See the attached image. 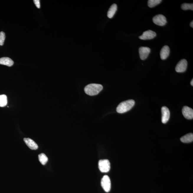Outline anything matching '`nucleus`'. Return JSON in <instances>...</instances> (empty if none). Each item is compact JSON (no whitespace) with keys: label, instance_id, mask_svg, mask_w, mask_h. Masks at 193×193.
Returning <instances> with one entry per match:
<instances>
[{"label":"nucleus","instance_id":"obj_1","mask_svg":"<svg viewBox=\"0 0 193 193\" xmlns=\"http://www.w3.org/2000/svg\"><path fill=\"white\" fill-rule=\"evenodd\" d=\"M103 87L101 84H88L84 88V92L89 95L93 96L96 95L102 90Z\"/></svg>","mask_w":193,"mask_h":193},{"label":"nucleus","instance_id":"obj_2","mask_svg":"<svg viewBox=\"0 0 193 193\" xmlns=\"http://www.w3.org/2000/svg\"><path fill=\"white\" fill-rule=\"evenodd\" d=\"M135 104V101L133 99L122 102L118 105L117 108V112L120 113L126 112L131 110Z\"/></svg>","mask_w":193,"mask_h":193},{"label":"nucleus","instance_id":"obj_3","mask_svg":"<svg viewBox=\"0 0 193 193\" xmlns=\"http://www.w3.org/2000/svg\"><path fill=\"white\" fill-rule=\"evenodd\" d=\"M110 163L108 160H100L99 163V170L102 172H108L110 170Z\"/></svg>","mask_w":193,"mask_h":193},{"label":"nucleus","instance_id":"obj_4","mask_svg":"<svg viewBox=\"0 0 193 193\" xmlns=\"http://www.w3.org/2000/svg\"><path fill=\"white\" fill-rule=\"evenodd\" d=\"M101 186L105 191L109 192L111 190V182L110 179L108 176H104L102 179L101 181Z\"/></svg>","mask_w":193,"mask_h":193},{"label":"nucleus","instance_id":"obj_5","mask_svg":"<svg viewBox=\"0 0 193 193\" xmlns=\"http://www.w3.org/2000/svg\"><path fill=\"white\" fill-rule=\"evenodd\" d=\"M152 20L155 24L159 26H164L167 23L166 19L165 17L162 14L156 15L154 17Z\"/></svg>","mask_w":193,"mask_h":193},{"label":"nucleus","instance_id":"obj_6","mask_svg":"<svg viewBox=\"0 0 193 193\" xmlns=\"http://www.w3.org/2000/svg\"><path fill=\"white\" fill-rule=\"evenodd\" d=\"M187 66V62L185 59H182L179 61L176 66L175 70L178 73H182L186 71Z\"/></svg>","mask_w":193,"mask_h":193},{"label":"nucleus","instance_id":"obj_7","mask_svg":"<svg viewBox=\"0 0 193 193\" xmlns=\"http://www.w3.org/2000/svg\"><path fill=\"white\" fill-rule=\"evenodd\" d=\"M156 36V33L155 32L149 30L144 32L139 38L142 40H149L152 39Z\"/></svg>","mask_w":193,"mask_h":193},{"label":"nucleus","instance_id":"obj_8","mask_svg":"<svg viewBox=\"0 0 193 193\" xmlns=\"http://www.w3.org/2000/svg\"><path fill=\"white\" fill-rule=\"evenodd\" d=\"M162 122L166 123L169 121L170 117V111L166 107L163 106L161 108Z\"/></svg>","mask_w":193,"mask_h":193},{"label":"nucleus","instance_id":"obj_9","mask_svg":"<svg viewBox=\"0 0 193 193\" xmlns=\"http://www.w3.org/2000/svg\"><path fill=\"white\" fill-rule=\"evenodd\" d=\"M140 59L144 60L147 58L151 52V49L148 47H140L139 49Z\"/></svg>","mask_w":193,"mask_h":193},{"label":"nucleus","instance_id":"obj_10","mask_svg":"<svg viewBox=\"0 0 193 193\" xmlns=\"http://www.w3.org/2000/svg\"><path fill=\"white\" fill-rule=\"evenodd\" d=\"M182 114L184 117L188 120H192L193 118V110L187 106L184 107L182 109Z\"/></svg>","mask_w":193,"mask_h":193},{"label":"nucleus","instance_id":"obj_11","mask_svg":"<svg viewBox=\"0 0 193 193\" xmlns=\"http://www.w3.org/2000/svg\"><path fill=\"white\" fill-rule=\"evenodd\" d=\"M24 141L25 144L29 147V148L32 150H36L38 148V145L31 139L30 138H24Z\"/></svg>","mask_w":193,"mask_h":193},{"label":"nucleus","instance_id":"obj_12","mask_svg":"<svg viewBox=\"0 0 193 193\" xmlns=\"http://www.w3.org/2000/svg\"><path fill=\"white\" fill-rule=\"evenodd\" d=\"M170 53V49L167 45H165L162 47L160 52L161 59L165 60L169 57Z\"/></svg>","mask_w":193,"mask_h":193},{"label":"nucleus","instance_id":"obj_13","mask_svg":"<svg viewBox=\"0 0 193 193\" xmlns=\"http://www.w3.org/2000/svg\"><path fill=\"white\" fill-rule=\"evenodd\" d=\"M0 64L11 67L14 64V62L9 58L3 57L0 58Z\"/></svg>","mask_w":193,"mask_h":193},{"label":"nucleus","instance_id":"obj_14","mask_svg":"<svg viewBox=\"0 0 193 193\" xmlns=\"http://www.w3.org/2000/svg\"><path fill=\"white\" fill-rule=\"evenodd\" d=\"M117 9V5L113 4L110 7L107 12V17L109 18H112Z\"/></svg>","mask_w":193,"mask_h":193},{"label":"nucleus","instance_id":"obj_15","mask_svg":"<svg viewBox=\"0 0 193 193\" xmlns=\"http://www.w3.org/2000/svg\"><path fill=\"white\" fill-rule=\"evenodd\" d=\"M181 141L184 143H191L193 141V134L192 133H189L181 138Z\"/></svg>","mask_w":193,"mask_h":193},{"label":"nucleus","instance_id":"obj_16","mask_svg":"<svg viewBox=\"0 0 193 193\" xmlns=\"http://www.w3.org/2000/svg\"><path fill=\"white\" fill-rule=\"evenodd\" d=\"M38 159L42 165H45L48 161V158L45 154L42 153L38 155Z\"/></svg>","mask_w":193,"mask_h":193},{"label":"nucleus","instance_id":"obj_17","mask_svg":"<svg viewBox=\"0 0 193 193\" xmlns=\"http://www.w3.org/2000/svg\"><path fill=\"white\" fill-rule=\"evenodd\" d=\"M7 104V96L6 95L2 94L0 95V107H4Z\"/></svg>","mask_w":193,"mask_h":193},{"label":"nucleus","instance_id":"obj_18","mask_svg":"<svg viewBox=\"0 0 193 193\" xmlns=\"http://www.w3.org/2000/svg\"><path fill=\"white\" fill-rule=\"evenodd\" d=\"M161 0H149L148 5L149 7L153 8L160 4L161 2Z\"/></svg>","mask_w":193,"mask_h":193},{"label":"nucleus","instance_id":"obj_19","mask_svg":"<svg viewBox=\"0 0 193 193\" xmlns=\"http://www.w3.org/2000/svg\"><path fill=\"white\" fill-rule=\"evenodd\" d=\"M182 9L184 10H193V4H189V3H184L181 6Z\"/></svg>","mask_w":193,"mask_h":193},{"label":"nucleus","instance_id":"obj_20","mask_svg":"<svg viewBox=\"0 0 193 193\" xmlns=\"http://www.w3.org/2000/svg\"><path fill=\"white\" fill-rule=\"evenodd\" d=\"M6 38V35L4 32H0V45H4V42Z\"/></svg>","mask_w":193,"mask_h":193},{"label":"nucleus","instance_id":"obj_21","mask_svg":"<svg viewBox=\"0 0 193 193\" xmlns=\"http://www.w3.org/2000/svg\"><path fill=\"white\" fill-rule=\"evenodd\" d=\"M33 1L37 7L40 8V0H34Z\"/></svg>","mask_w":193,"mask_h":193},{"label":"nucleus","instance_id":"obj_22","mask_svg":"<svg viewBox=\"0 0 193 193\" xmlns=\"http://www.w3.org/2000/svg\"><path fill=\"white\" fill-rule=\"evenodd\" d=\"M190 26L192 28H193V21H191V22L190 24Z\"/></svg>","mask_w":193,"mask_h":193},{"label":"nucleus","instance_id":"obj_23","mask_svg":"<svg viewBox=\"0 0 193 193\" xmlns=\"http://www.w3.org/2000/svg\"><path fill=\"white\" fill-rule=\"evenodd\" d=\"M191 84L192 86H193V79H192V81H191Z\"/></svg>","mask_w":193,"mask_h":193}]
</instances>
